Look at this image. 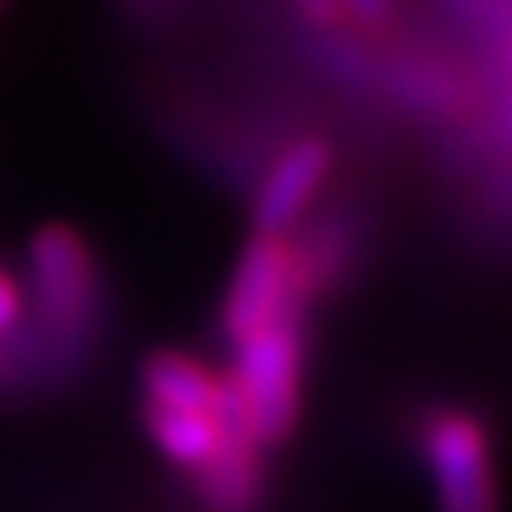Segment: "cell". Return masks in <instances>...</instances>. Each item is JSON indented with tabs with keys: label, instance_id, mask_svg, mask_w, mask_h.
Wrapping results in <instances>:
<instances>
[{
	"label": "cell",
	"instance_id": "obj_1",
	"mask_svg": "<svg viewBox=\"0 0 512 512\" xmlns=\"http://www.w3.org/2000/svg\"><path fill=\"white\" fill-rule=\"evenodd\" d=\"M239 350L231 384L244 402L248 427L256 444H282L299 427V372H303V342L295 316L269 325L265 333L248 338Z\"/></svg>",
	"mask_w": 512,
	"mask_h": 512
},
{
	"label": "cell",
	"instance_id": "obj_5",
	"mask_svg": "<svg viewBox=\"0 0 512 512\" xmlns=\"http://www.w3.org/2000/svg\"><path fill=\"white\" fill-rule=\"evenodd\" d=\"M333 167V150L329 141L320 137H299L291 141L278 158L269 175L256 188V201H252V231L256 235H274L282 239L286 231L303 218V210L312 205V197L325 184V175Z\"/></svg>",
	"mask_w": 512,
	"mask_h": 512
},
{
	"label": "cell",
	"instance_id": "obj_4",
	"mask_svg": "<svg viewBox=\"0 0 512 512\" xmlns=\"http://www.w3.org/2000/svg\"><path fill=\"white\" fill-rule=\"evenodd\" d=\"M295 252L286 239L274 235H252V244L239 252L235 278L222 299V333L231 346H244L269 325L295 316L299 299V274H295Z\"/></svg>",
	"mask_w": 512,
	"mask_h": 512
},
{
	"label": "cell",
	"instance_id": "obj_8",
	"mask_svg": "<svg viewBox=\"0 0 512 512\" xmlns=\"http://www.w3.org/2000/svg\"><path fill=\"white\" fill-rule=\"evenodd\" d=\"M141 423H146L150 440L163 448V457H171L175 466L184 470H201L210 461L227 431L214 414H184V410H163V406H146L141 410Z\"/></svg>",
	"mask_w": 512,
	"mask_h": 512
},
{
	"label": "cell",
	"instance_id": "obj_6",
	"mask_svg": "<svg viewBox=\"0 0 512 512\" xmlns=\"http://www.w3.org/2000/svg\"><path fill=\"white\" fill-rule=\"evenodd\" d=\"M141 389H146V406L184 410V414H214L218 419L222 380L192 355H180V350H154V355L141 363Z\"/></svg>",
	"mask_w": 512,
	"mask_h": 512
},
{
	"label": "cell",
	"instance_id": "obj_3",
	"mask_svg": "<svg viewBox=\"0 0 512 512\" xmlns=\"http://www.w3.org/2000/svg\"><path fill=\"white\" fill-rule=\"evenodd\" d=\"M427 466L440 512H500L491 436L466 410H440L427 427Z\"/></svg>",
	"mask_w": 512,
	"mask_h": 512
},
{
	"label": "cell",
	"instance_id": "obj_2",
	"mask_svg": "<svg viewBox=\"0 0 512 512\" xmlns=\"http://www.w3.org/2000/svg\"><path fill=\"white\" fill-rule=\"evenodd\" d=\"M26 261L43 325L56 338L86 333L94 325V312H99V265H94V252L82 231L64 227V222H47L30 239Z\"/></svg>",
	"mask_w": 512,
	"mask_h": 512
},
{
	"label": "cell",
	"instance_id": "obj_12",
	"mask_svg": "<svg viewBox=\"0 0 512 512\" xmlns=\"http://www.w3.org/2000/svg\"><path fill=\"white\" fill-rule=\"evenodd\" d=\"M9 380H13V359H9L5 342H0V384H9Z\"/></svg>",
	"mask_w": 512,
	"mask_h": 512
},
{
	"label": "cell",
	"instance_id": "obj_11",
	"mask_svg": "<svg viewBox=\"0 0 512 512\" xmlns=\"http://www.w3.org/2000/svg\"><path fill=\"white\" fill-rule=\"evenodd\" d=\"M299 9L320 26H333L342 18V0H299Z\"/></svg>",
	"mask_w": 512,
	"mask_h": 512
},
{
	"label": "cell",
	"instance_id": "obj_10",
	"mask_svg": "<svg viewBox=\"0 0 512 512\" xmlns=\"http://www.w3.org/2000/svg\"><path fill=\"white\" fill-rule=\"evenodd\" d=\"M342 13H350V18H359L367 26H376L389 18V0H342Z\"/></svg>",
	"mask_w": 512,
	"mask_h": 512
},
{
	"label": "cell",
	"instance_id": "obj_7",
	"mask_svg": "<svg viewBox=\"0 0 512 512\" xmlns=\"http://www.w3.org/2000/svg\"><path fill=\"white\" fill-rule=\"evenodd\" d=\"M197 491L210 512H256L265 495L256 444L244 436H227L218 453L197 470Z\"/></svg>",
	"mask_w": 512,
	"mask_h": 512
},
{
	"label": "cell",
	"instance_id": "obj_9",
	"mask_svg": "<svg viewBox=\"0 0 512 512\" xmlns=\"http://www.w3.org/2000/svg\"><path fill=\"white\" fill-rule=\"evenodd\" d=\"M22 312H26L22 286L5 265H0V338H9V333L22 325Z\"/></svg>",
	"mask_w": 512,
	"mask_h": 512
}]
</instances>
